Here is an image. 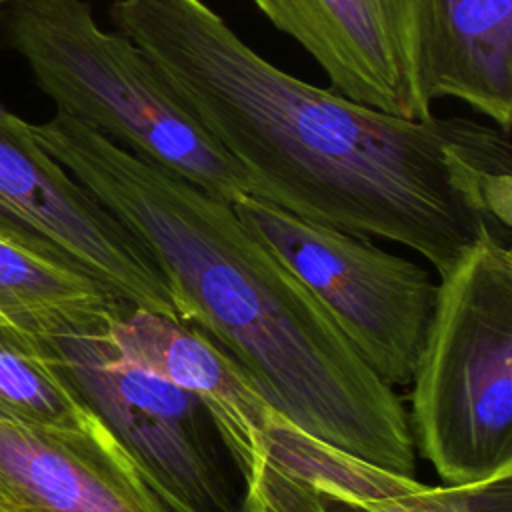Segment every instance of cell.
Masks as SVG:
<instances>
[{
  "label": "cell",
  "mask_w": 512,
  "mask_h": 512,
  "mask_svg": "<svg viewBox=\"0 0 512 512\" xmlns=\"http://www.w3.org/2000/svg\"><path fill=\"white\" fill-rule=\"evenodd\" d=\"M118 306L86 272L0 238V326L48 336Z\"/></svg>",
  "instance_id": "cell-13"
},
{
  "label": "cell",
  "mask_w": 512,
  "mask_h": 512,
  "mask_svg": "<svg viewBox=\"0 0 512 512\" xmlns=\"http://www.w3.org/2000/svg\"><path fill=\"white\" fill-rule=\"evenodd\" d=\"M108 16L236 160L250 196L398 242L438 276L486 230L508 238L510 132L464 116L406 120L312 86L202 0H114Z\"/></svg>",
  "instance_id": "cell-1"
},
{
  "label": "cell",
  "mask_w": 512,
  "mask_h": 512,
  "mask_svg": "<svg viewBox=\"0 0 512 512\" xmlns=\"http://www.w3.org/2000/svg\"><path fill=\"white\" fill-rule=\"evenodd\" d=\"M0 2H4V0H0Z\"/></svg>",
  "instance_id": "cell-15"
},
{
  "label": "cell",
  "mask_w": 512,
  "mask_h": 512,
  "mask_svg": "<svg viewBox=\"0 0 512 512\" xmlns=\"http://www.w3.org/2000/svg\"><path fill=\"white\" fill-rule=\"evenodd\" d=\"M110 312L36 336L46 362L172 512H240L242 476L208 410L126 358L110 336Z\"/></svg>",
  "instance_id": "cell-5"
},
{
  "label": "cell",
  "mask_w": 512,
  "mask_h": 512,
  "mask_svg": "<svg viewBox=\"0 0 512 512\" xmlns=\"http://www.w3.org/2000/svg\"><path fill=\"white\" fill-rule=\"evenodd\" d=\"M242 486L240 512H512V474L426 484L336 448L278 410Z\"/></svg>",
  "instance_id": "cell-8"
},
{
  "label": "cell",
  "mask_w": 512,
  "mask_h": 512,
  "mask_svg": "<svg viewBox=\"0 0 512 512\" xmlns=\"http://www.w3.org/2000/svg\"><path fill=\"white\" fill-rule=\"evenodd\" d=\"M422 82L510 132L512 0H422Z\"/></svg>",
  "instance_id": "cell-12"
},
{
  "label": "cell",
  "mask_w": 512,
  "mask_h": 512,
  "mask_svg": "<svg viewBox=\"0 0 512 512\" xmlns=\"http://www.w3.org/2000/svg\"><path fill=\"white\" fill-rule=\"evenodd\" d=\"M0 420L86 430L98 418L46 362L32 334L0 326Z\"/></svg>",
  "instance_id": "cell-14"
},
{
  "label": "cell",
  "mask_w": 512,
  "mask_h": 512,
  "mask_svg": "<svg viewBox=\"0 0 512 512\" xmlns=\"http://www.w3.org/2000/svg\"><path fill=\"white\" fill-rule=\"evenodd\" d=\"M232 208L320 300L388 386L412 382L438 288L426 268L370 238L298 218L256 196H242Z\"/></svg>",
  "instance_id": "cell-6"
},
{
  "label": "cell",
  "mask_w": 512,
  "mask_h": 512,
  "mask_svg": "<svg viewBox=\"0 0 512 512\" xmlns=\"http://www.w3.org/2000/svg\"><path fill=\"white\" fill-rule=\"evenodd\" d=\"M108 330L126 358L202 402L242 476L276 412L246 372L196 328L168 314L122 304L108 314Z\"/></svg>",
  "instance_id": "cell-11"
},
{
  "label": "cell",
  "mask_w": 512,
  "mask_h": 512,
  "mask_svg": "<svg viewBox=\"0 0 512 512\" xmlns=\"http://www.w3.org/2000/svg\"><path fill=\"white\" fill-rule=\"evenodd\" d=\"M326 72L332 90L406 120L432 116L422 82V0H254Z\"/></svg>",
  "instance_id": "cell-9"
},
{
  "label": "cell",
  "mask_w": 512,
  "mask_h": 512,
  "mask_svg": "<svg viewBox=\"0 0 512 512\" xmlns=\"http://www.w3.org/2000/svg\"><path fill=\"white\" fill-rule=\"evenodd\" d=\"M58 160L148 250L176 318L232 358L312 436L416 476L408 412L304 282L218 200L56 110L32 124Z\"/></svg>",
  "instance_id": "cell-2"
},
{
  "label": "cell",
  "mask_w": 512,
  "mask_h": 512,
  "mask_svg": "<svg viewBox=\"0 0 512 512\" xmlns=\"http://www.w3.org/2000/svg\"><path fill=\"white\" fill-rule=\"evenodd\" d=\"M0 238L78 268L116 300L176 318L144 244L0 106Z\"/></svg>",
  "instance_id": "cell-7"
},
{
  "label": "cell",
  "mask_w": 512,
  "mask_h": 512,
  "mask_svg": "<svg viewBox=\"0 0 512 512\" xmlns=\"http://www.w3.org/2000/svg\"><path fill=\"white\" fill-rule=\"evenodd\" d=\"M0 512H172L98 422L86 430L0 420Z\"/></svg>",
  "instance_id": "cell-10"
},
{
  "label": "cell",
  "mask_w": 512,
  "mask_h": 512,
  "mask_svg": "<svg viewBox=\"0 0 512 512\" xmlns=\"http://www.w3.org/2000/svg\"><path fill=\"white\" fill-rule=\"evenodd\" d=\"M410 384L414 446L442 484L512 474V252L492 230L440 276Z\"/></svg>",
  "instance_id": "cell-4"
},
{
  "label": "cell",
  "mask_w": 512,
  "mask_h": 512,
  "mask_svg": "<svg viewBox=\"0 0 512 512\" xmlns=\"http://www.w3.org/2000/svg\"><path fill=\"white\" fill-rule=\"evenodd\" d=\"M2 32L56 110L218 200L250 196L236 160L128 36L98 26L90 2L14 0Z\"/></svg>",
  "instance_id": "cell-3"
}]
</instances>
